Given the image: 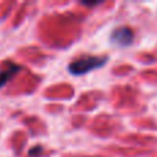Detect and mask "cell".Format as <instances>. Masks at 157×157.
Returning <instances> with one entry per match:
<instances>
[{"label":"cell","instance_id":"cell-1","mask_svg":"<svg viewBox=\"0 0 157 157\" xmlns=\"http://www.w3.org/2000/svg\"><path fill=\"white\" fill-rule=\"evenodd\" d=\"M106 61V57H92V55H86V57H80L73 59L69 63V72L76 76L84 75L90 72L94 68H99L103 65Z\"/></svg>","mask_w":157,"mask_h":157},{"label":"cell","instance_id":"cell-3","mask_svg":"<svg viewBox=\"0 0 157 157\" xmlns=\"http://www.w3.org/2000/svg\"><path fill=\"white\" fill-rule=\"evenodd\" d=\"M18 71V65L11 61H7L2 65L0 68V87H3L6 84V81L10 78V76H13V73Z\"/></svg>","mask_w":157,"mask_h":157},{"label":"cell","instance_id":"cell-2","mask_svg":"<svg viewBox=\"0 0 157 157\" xmlns=\"http://www.w3.org/2000/svg\"><path fill=\"white\" fill-rule=\"evenodd\" d=\"M112 40L114 43L120 44V46H128V44L132 43L134 40V32L132 29L127 26H121L119 29H116L112 33Z\"/></svg>","mask_w":157,"mask_h":157}]
</instances>
